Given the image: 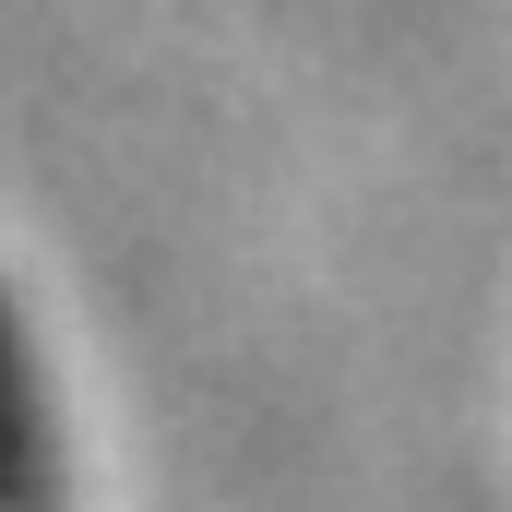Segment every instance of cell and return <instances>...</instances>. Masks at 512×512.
I'll return each mask as SVG.
<instances>
[{
    "instance_id": "obj_1",
    "label": "cell",
    "mask_w": 512,
    "mask_h": 512,
    "mask_svg": "<svg viewBox=\"0 0 512 512\" xmlns=\"http://www.w3.org/2000/svg\"><path fill=\"white\" fill-rule=\"evenodd\" d=\"M0 512H60V417L12 286H0Z\"/></svg>"
}]
</instances>
